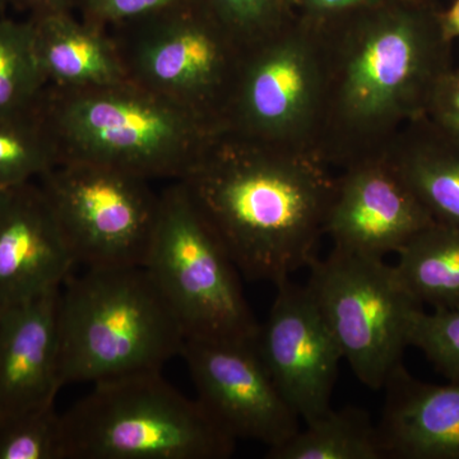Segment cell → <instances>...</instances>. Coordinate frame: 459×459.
I'll return each mask as SVG.
<instances>
[{
	"label": "cell",
	"mask_w": 459,
	"mask_h": 459,
	"mask_svg": "<svg viewBox=\"0 0 459 459\" xmlns=\"http://www.w3.org/2000/svg\"><path fill=\"white\" fill-rule=\"evenodd\" d=\"M351 16L343 25L313 22L323 74L313 150L344 169L383 155L404 126L425 117L453 69L442 13L424 3L388 0Z\"/></svg>",
	"instance_id": "obj_1"
},
{
	"label": "cell",
	"mask_w": 459,
	"mask_h": 459,
	"mask_svg": "<svg viewBox=\"0 0 459 459\" xmlns=\"http://www.w3.org/2000/svg\"><path fill=\"white\" fill-rule=\"evenodd\" d=\"M307 147L223 131L179 180L238 272L277 285L316 258L337 179Z\"/></svg>",
	"instance_id": "obj_2"
},
{
	"label": "cell",
	"mask_w": 459,
	"mask_h": 459,
	"mask_svg": "<svg viewBox=\"0 0 459 459\" xmlns=\"http://www.w3.org/2000/svg\"><path fill=\"white\" fill-rule=\"evenodd\" d=\"M59 161L179 181L225 131L131 81L86 90L47 86L39 102Z\"/></svg>",
	"instance_id": "obj_3"
},
{
	"label": "cell",
	"mask_w": 459,
	"mask_h": 459,
	"mask_svg": "<svg viewBox=\"0 0 459 459\" xmlns=\"http://www.w3.org/2000/svg\"><path fill=\"white\" fill-rule=\"evenodd\" d=\"M186 338L143 265L86 268L60 290L62 386L162 370Z\"/></svg>",
	"instance_id": "obj_4"
},
{
	"label": "cell",
	"mask_w": 459,
	"mask_h": 459,
	"mask_svg": "<svg viewBox=\"0 0 459 459\" xmlns=\"http://www.w3.org/2000/svg\"><path fill=\"white\" fill-rule=\"evenodd\" d=\"M62 425L65 459H226L237 444L161 370L95 383Z\"/></svg>",
	"instance_id": "obj_5"
},
{
	"label": "cell",
	"mask_w": 459,
	"mask_h": 459,
	"mask_svg": "<svg viewBox=\"0 0 459 459\" xmlns=\"http://www.w3.org/2000/svg\"><path fill=\"white\" fill-rule=\"evenodd\" d=\"M143 267L186 337L258 340L261 325L247 303L237 265L179 181L161 192Z\"/></svg>",
	"instance_id": "obj_6"
},
{
	"label": "cell",
	"mask_w": 459,
	"mask_h": 459,
	"mask_svg": "<svg viewBox=\"0 0 459 459\" xmlns=\"http://www.w3.org/2000/svg\"><path fill=\"white\" fill-rule=\"evenodd\" d=\"M108 33L126 80L225 129L244 48L202 0Z\"/></svg>",
	"instance_id": "obj_7"
},
{
	"label": "cell",
	"mask_w": 459,
	"mask_h": 459,
	"mask_svg": "<svg viewBox=\"0 0 459 459\" xmlns=\"http://www.w3.org/2000/svg\"><path fill=\"white\" fill-rule=\"evenodd\" d=\"M307 286L343 360L368 388L379 391L402 364L413 316L424 309L383 258L334 247L309 265Z\"/></svg>",
	"instance_id": "obj_8"
},
{
	"label": "cell",
	"mask_w": 459,
	"mask_h": 459,
	"mask_svg": "<svg viewBox=\"0 0 459 459\" xmlns=\"http://www.w3.org/2000/svg\"><path fill=\"white\" fill-rule=\"evenodd\" d=\"M75 265H144L161 193L135 175L83 161H59L39 179Z\"/></svg>",
	"instance_id": "obj_9"
},
{
	"label": "cell",
	"mask_w": 459,
	"mask_h": 459,
	"mask_svg": "<svg viewBox=\"0 0 459 459\" xmlns=\"http://www.w3.org/2000/svg\"><path fill=\"white\" fill-rule=\"evenodd\" d=\"M322 84L316 26L307 20L290 22L244 48L225 129L252 140L313 150Z\"/></svg>",
	"instance_id": "obj_10"
},
{
	"label": "cell",
	"mask_w": 459,
	"mask_h": 459,
	"mask_svg": "<svg viewBox=\"0 0 459 459\" xmlns=\"http://www.w3.org/2000/svg\"><path fill=\"white\" fill-rule=\"evenodd\" d=\"M180 356L197 400L235 439L273 449L300 430V418L272 379L256 342L186 337Z\"/></svg>",
	"instance_id": "obj_11"
},
{
	"label": "cell",
	"mask_w": 459,
	"mask_h": 459,
	"mask_svg": "<svg viewBox=\"0 0 459 459\" xmlns=\"http://www.w3.org/2000/svg\"><path fill=\"white\" fill-rule=\"evenodd\" d=\"M274 286L256 349L290 406L309 422L332 409L342 353L307 285L287 279Z\"/></svg>",
	"instance_id": "obj_12"
},
{
	"label": "cell",
	"mask_w": 459,
	"mask_h": 459,
	"mask_svg": "<svg viewBox=\"0 0 459 459\" xmlns=\"http://www.w3.org/2000/svg\"><path fill=\"white\" fill-rule=\"evenodd\" d=\"M344 170L325 221L334 247L385 258L435 221L385 153Z\"/></svg>",
	"instance_id": "obj_13"
},
{
	"label": "cell",
	"mask_w": 459,
	"mask_h": 459,
	"mask_svg": "<svg viewBox=\"0 0 459 459\" xmlns=\"http://www.w3.org/2000/svg\"><path fill=\"white\" fill-rule=\"evenodd\" d=\"M74 267L40 184L0 188V312L59 289Z\"/></svg>",
	"instance_id": "obj_14"
},
{
	"label": "cell",
	"mask_w": 459,
	"mask_h": 459,
	"mask_svg": "<svg viewBox=\"0 0 459 459\" xmlns=\"http://www.w3.org/2000/svg\"><path fill=\"white\" fill-rule=\"evenodd\" d=\"M60 290L0 312V421L54 403L63 388Z\"/></svg>",
	"instance_id": "obj_15"
},
{
	"label": "cell",
	"mask_w": 459,
	"mask_h": 459,
	"mask_svg": "<svg viewBox=\"0 0 459 459\" xmlns=\"http://www.w3.org/2000/svg\"><path fill=\"white\" fill-rule=\"evenodd\" d=\"M383 388L385 459H459V383L429 385L401 364Z\"/></svg>",
	"instance_id": "obj_16"
},
{
	"label": "cell",
	"mask_w": 459,
	"mask_h": 459,
	"mask_svg": "<svg viewBox=\"0 0 459 459\" xmlns=\"http://www.w3.org/2000/svg\"><path fill=\"white\" fill-rule=\"evenodd\" d=\"M33 45L48 86L86 90L126 81L110 33L72 16L48 12L31 21Z\"/></svg>",
	"instance_id": "obj_17"
},
{
	"label": "cell",
	"mask_w": 459,
	"mask_h": 459,
	"mask_svg": "<svg viewBox=\"0 0 459 459\" xmlns=\"http://www.w3.org/2000/svg\"><path fill=\"white\" fill-rule=\"evenodd\" d=\"M385 153L435 221L459 228V138L425 115Z\"/></svg>",
	"instance_id": "obj_18"
},
{
	"label": "cell",
	"mask_w": 459,
	"mask_h": 459,
	"mask_svg": "<svg viewBox=\"0 0 459 459\" xmlns=\"http://www.w3.org/2000/svg\"><path fill=\"white\" fill-rule=\"evenodd\" d=\"M397 255L395 272L422 307L459 310V228L434 221Z\"/></svg>",
	"instance_id": "obj_19"
},
{
	"label": "cell",
	"mask_w": 459,
	"mask_h": 459,
	"mask_svg": "<svg viewBox=\"0 0 459 459\" xmlns=\"http://www.w3.org/2000/svg\"><path fill=\"white\" fill-rule=\"evenodd\" d=\"M282 446L268 449V459H385L379 429L359 407L328 410L305 422Z\"/></svg>",
	"instance_id": "obj_20"
},
{
	"label": "cell",
	"mask_w": 459,
	"mask_h": 459,
	"mask_svg": "<svg viewBox=\"0 0 459 459\" xmlns=\"http://www.w3.org/2000/svg\"><path fill=\"white\" fill-rule=\"evenodd\" d=\"M47 86L36 56L31 21L0 18V119L33 110Z\"/></svg>",
	"instance_id": "obj_21"
},
{
	"label": "cell",
	"mask_w": 459,
	"mask_h": 459,
	"mask_svg": "<svg viewBox=\"0 0 459 459\" xmlns=\"http://www.w3.org/2000/svg\"><path fill=\"white\" fill-rule=\"evenodd\" d=\"M38 107L0 119V188L39 180L59 162L56 142Z\"/></svg>",
	"instance_id": "obj_22"
},
{
	"label": "cell",
	"mask_w": 459,
	"mask_h": 459,
	"mask_svg": "<svg viewBox=\"0 0 459 459\" xmlns=\"http://www.w3.org/2000/svg\"><path fill=\"white\" fill-rule=\"evenodd\" d=\"M0 459H65L56 403L0 421Z\"/></svg>",
	"instance_id": "obj_23"
},
{
	"label": "cell",
	"mask_w": 459,
	"mask_h": 459,
	"mask_svg": "<svg viewBox=\"0 0 459 459\" xmlns=\"http://www.w3.org/2000/svg\"><path fill=\"white\" fill-rule=\"evenodd\" d=\"M291 2L295 0H202L243 48L289 25L286 11Z\"/></svg>",
	"instance_id": "obj_24"
},
{
	"label": "cell",
	"mask_w": 459,
	"mask_h": 459,
	"mask_svg": "<svg viewBox=\"0 0 459 459\" xmlns=\"http://www.w3.org/2000/svg\"><path fill=\"white\" fill-rule=\"evenodd\" d=\"M409 346L421 350L449 382L459 383V310H420L411 325Z\"/></svg>",
	"instance_id": "obj_25"
},
{
	"label": "cell",
	"mask_w": 459,
	"mask_h": 459,
	"mask_svg": "<svg viewBox=\"0 0 459 459\" xmlns=\"http://www.w3.org/2000/svg\"><path fill=\"white\" fill-rule=\"evenodd\" d=\"M84 22L111 32L123 27L186 8L201 0H78Z\"/></svg>",
	"instance_id": "obj_26"
},
{
	"label": "cell",
	"mask_w": 459,
	"mask_h": 459,
	"mask_svg": "<svg viewBox=\"0 0 459 459\" xmlns=\"http://www.w3.org/2000/svg\"><path fill=\"white\" fill-rule=\"evenodd\" d=\"M427 117L459 138V69H451L437 84Z\"/></svg>",
	"instance_id": "obj_27"
},
{
	"label": "cell",
	"mask_w": 459,
	"mask_h": 459,
	"mask_svg": "<svg viewBox=\"0 0 459 459\" xmlns=\"http://www.w3.org/2000/svg\"><path fill=\"white\" fill-rule=\"evenodd\" d=\"M388 0H295L304 8L307 20L312 22H325L336 18L377 7Z\"/></svg>",
	"instance_id": "obj_28"
},
{
	"label": "cell",
	"mask_w": 459,
	"mask_h": 459,
	"mask_svg": "<svg viewBox=\"0 0 459 459\" xmlns=\"http://www.w3.org/2000/svg\"><path fill=\"white\" fill-rule=\"evenodd\" d=\"M444 30L451 40L459 38V0L446 13H442Z\"/></svg>",
	"instance_id": "obj_29"
},
{
	"label": "cell",
	"mask_w": 459,
	"mask_h": 459,
	"mask_svg": "<svg viewBox=\"0 0 459 459\" xmlns=\"http://www.w3.org/2000/svg\"><path fill=\"white\" fill-rule=\"evenodd\" d=\"M39 9L38 14L48 13V12L69 11L71 0H27Z\"/></svg>",
	"instance_id": "obj_30"
},
{
	"label": "cell",
	"mask_w": 459,
	"mask_h": 459,
	"mask_svg": "<svg viewBox=\"0 0 459 459\" xmlns=\"http://www.w3.org/2000/svg\"><path fill=\"white\" fill-rule=\"evenodd\" d=\"M8 0H0V8L3 7V5L7 4Z\"/></svg>",
	"instance_id": "obj_31"
}]
</instances>
